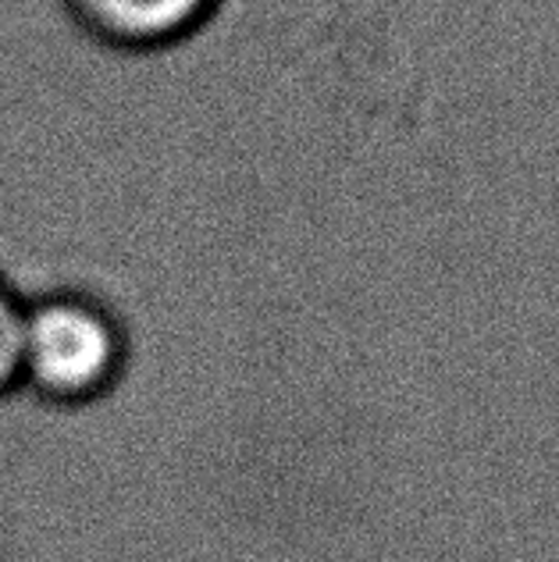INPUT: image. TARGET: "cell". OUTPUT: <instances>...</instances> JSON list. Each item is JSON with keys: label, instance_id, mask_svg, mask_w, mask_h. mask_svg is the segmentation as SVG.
<instances>
[{"label": "cell", "instance_id": "cell-1", "mask_svg": "<svg viewBox=\"0 0 559 562\" xmlns=\"http://www.w3.org/2000/svg\"><path fill=\"white\" fill-rule=\"evenodd\" d=\"M132 374V338L108 303L82 292L25 300L19 395L51 413H90L111 403Z\"/></svg>", "mask_w": 559, "mask_h": 562}, {"label": "cell", "instance_id": "cell-2", "mask_svg": "<svg viewBox=\"0 0 559 562\" xmlns=\"http://www.w3.org/2000/svg\"><path fill=\"white\" fill-rule=\"evenodd\" d=\"M79 19L122 47H165L208 22L217 0H71Z\"/></svg>", "mask_w": 559, "mask_h": 562}, {"label": "cell", "instance_id": "cell-3", "mask_svg": "<svg viewBox=\"0 0 559 562\" xmlns=\"http://www.w3.org/2000/svg\"><path fill=\"white\" fill-rule=\"evenodd\" d=\"M25 303L8 281H0V403L19 395V352H22Z\"/></svg>", "mask_w": 559, "mask_h": 562}]
</instances>
